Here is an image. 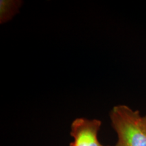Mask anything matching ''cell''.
Segmentation results:
<instances>
[{
    "label": "cell",
    "instance_id": "3",
    "mask_svg": "<svg viewBox=\"0 0 146 146\" xmlns=\"http://www.w3.org/2000/svg\"><path fill=\"white\" fill-rule=\"evenodd\" d=\"M19 8L18 1L1 0L0 1V19L1 23H5L13 17Z\"/></svg>",
    "mask_w": 146,
    "mask_h": 146
},
{
    "label": "cell",
    "instance_id": "2",
    "mask_svg": "<svg viewBox=\"0 0 146 146\" xmlns=\"http://www.w3.org/2000/svg\"><path fill=\"white\" fill-rule=\"evenodd\" d=\"M102 122L98 119L77 118L71 124L70 135L73 141L70 146H100L98 133Z\"/></svg>",
    "mask_w": 146,
    "mask_h": 146
},
{
    "label": "cell",
    "instance_id": "4",
    "mask_svg": "<svg viewBox=\"0 0 146 146\" xmlns=\"http://www.w3.org/2000/svg\"><path fill=\"white\" fill-rule=\"evenodd\" d=\"M143 124L144 127H145L146 129V115H145V116H143Z\"/></svg>",
    "mask_w": 146,
    "mask_h": 146
},
{
    "label": "cell",
    "instance_id": "5",
    "mask_svg": "<svg viewBox=\"0 0 146 146\" xmlns=\"http://www.w3.org/2000/svg\"><path fill=\"white\" fill-rule=\"evenodd\" d=\"M100 146H104V145H101Z\"/></svg>",
    "mask_w": 146,
    "mask_h": 146
},
{
    "label": "cell",
    "instance_id": "1",
    "mask_svg": "<svg viewBox=\"0 0 146 146\" xmlns=\"http://www.w3.org/2000/svg\"><path fill=\"white\" fill-rule=\"evenodd\" d=\"M110 118L118 136L115 146H146V129L139 111L117 105L111 110Z\"/></svg>",
    "mask_w": 146,
    "mask_h": 146
}]
</instances>
